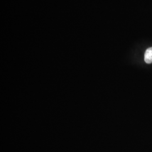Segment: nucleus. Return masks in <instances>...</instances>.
Here are the masks:
<instances>
[{
	"instance_id": "f257e3e1",
	"label": "nucleus",
	"mask_w": 152,
	"mask_h": 152,
	"mask_svg": "<svg viewBox=\"0 0 152 152\" xmlns=\"http://www.w3.org/2000/svg\"><path fill=\"white\" fill-rule=\"evenodd\" d=\"M144 60L147 64H151L152 63V48L147 49L144 55Z\"/></svg>"
}]
</instances>
